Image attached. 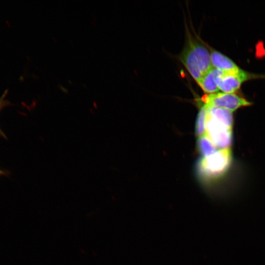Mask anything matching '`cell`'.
Returning a JSON list of instances; mask_svg holds the SVG:
<instances>
[{
	"instance_id": "1",
	"label": "cell",
	"mask_w": 265,
	"mask_h": 265,
	"mask_svg": "<svg viewBox=\"0 0 265 265\" xmlns=\"http://www.w3.org/2000/svg\"><path fill=\"white\" fill-rule=\"evenodd\" d=\"M185 47L180 60L192 78L197 82L213 67L208 49L195 39H191L187 30Z\"/></svg>"
},
{
	"instance_id": "2",
	"label": "cell",
	"mask_w": 265,
	"mask_h": 265,
	"mask_svg": "<svg viewBox=\"0 0 265 265\" xmlns=\"http://www.w3.org/2000/svg\"><path fill=\"white\" fill-rule=\"evenodd\" d=\"M231 159L230 148L220 149L210 156L203 157L197 164L198 176L201 179L206 181L218 178L228 170Z\"/></svg>"
},
{
	"instance_id": "3",
	"label": "cell",
	"mask_w": 265,
	"mask_h": 265,
	"mask_svg": "<svg viewBox=\"0 0 265 265\" xmlns=\"http://www.w3.org/2000/svg\"><path fill=\"white\" fill-rule=\"evenodd\" d=\"M265 76L247 72L239 69L233 72L222 71L216 79L219 90L224 93H234L238 90L241 84L250 79L265 78Z\"/></svg>"
},
{
	"instance_id": "4",
	"label": "cell",
	"mask_w": 265,
	"mask_h": 265,
	"mask_svg": "<svg viewBox=\"0 0 265 265\" xmlns=\"http://www.w3.org/2000/svg\"><path fill=\"white\" fill-rule=\"evenodd\" d=\"M204 104L210 107L223 108L234 111L251 103L235 93L216 92L205 95L202 98Z\"/></svg>"
},
{
	"instance_id": "5",
	"label": "cell",
	"mask_w": 265,
	"mask_h": 265,
	"mask_svg": "<svg viewBox=\"0 0 265 265\" xmlns=\"http://www.w3.org/2000/svg\"><path fill=\"white\" fill-rule=\"evenodd\" d=\"M205 134L217 148H230L232 143V129H230L210 116L207 112Z\"/></svg>"
},
{
	"instance_id": "6",
	"label": "cell",
	"mask_w": 265,
	"mask_h": 265,
	"mask_svg": "<svg viewBox=\"0 0 265 265\" xmlns=\"http://www.w3.org/2000/svg\"><path fill=\"white\" fill-rule=\"evenodd\" d=\"M211 60L213 68L225 72H233L240 68L227 56L218 51L211 49Z\"/></svg>"
},
{
	"instance_id": "7",
	"label": "cell",
	"mask_w": 265,
	"mask_h": 265,
	"mask_svg": "<svg viewBox=\"0 0 265 265\" xmlns=\"http://www.w3.org/2000/svg\"><path fill=\"white\" fill-rule=\"evenodd\" d=\"M222 71L212 68L207 72L198 82L203 90L209 94L215 93L219 90L216 79Z\"/></svg>"
},
{
	"instance_id": "8",
	"label": "cell",
	"mask_w": 265,
	"mask_h": 265,
	"mask_svg": "<svg viewBox=\"0 0 265 265\" xmlns=\"http://www.w3.org/2000/svg\"><path fill=\"white\" fill-rule=\"evenodd\" d=\"M207 106V112L210 116L227 128L232 129L233 124V111L223 108Z\"/></svg>"
},
{
	"instance_id": "9",
	"label": "cell",
	"mask_w": 265,
	"mask_h": 265,
	"mask_svg": "<svg viewBox=\"0 0 265 265\" xmlns=\"http://www.w3.org/2000/svg\"><path fill=\"white\" fill-rule=\"evenodd\" d=\"M197 146L203 157L210 156L217 151L216 146L206 134L198 137Z\"/></svg>"
},
{
	"instance_id": "10",
	"label": "cell",
	"mask_w": 265,
	"mask_h": 265,
	"mask_svg": "<svg viewBox=\"0 0 265 265\" xmlns=\"http://www.w3.org/2000/svg\"><path fill=\"white\" fill-rule=\"evenodd\" d=\"M207 113V107L203 105L199 110L195 124V134L198 137L205 133Z\"/></svg>"
},
{
	"instance_id": "11",
	"label": "cell",
	"mask_w": 265,
	"mask_h": 265,
	"mask_svg": "<svg viewBox=\"0 0 265 265\" xmlns=\"http://www.w3.org/2000/svg\"><path fill=\"white\" fill-rule=\"evenodd\" d=\"M3 103V102L2 99H1V100H0V108H1V106H2Z\"/></svg>"
},
{
	"instance_id": "12",
	"label": "cell",
	"mask_w": 265,
	"mask_h": 265,
	"mask_svg": "<svg viewBox=\"0 0 265 265\" xmlns=\"http://www.w3.org/2000/svg\"><path fill=\"white\" fill-rule=\"evenodd\" d=\"M1 173H2L1 171H0V174H1Z\"/></svg>"
}]
</instances>
